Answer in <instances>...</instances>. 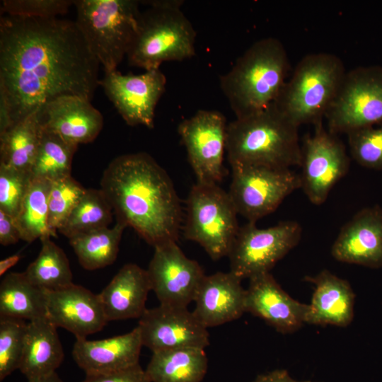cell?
Segmentation results:
<instances>
[{"instance_id":"cell-1","label":"cell","mask_w":382,"mask_h":382,"mask_svg":"<svg viewBox=\"0 0 382 382\" xmlns=\"http://www.w3.org/2000/svg\"><path fill=\"white\" fill-rule=\"evenodd\" d=\"M99 66L74 21L1 16L0 87L13 124L59 96L91 100Z\"/></svg>"},{"instance_id":"cell-2","label":"cell","mask_w":382,"mask_h":382,"mask_svg":"<svg viewBox=\"0 0 382 382\" xmlns=\"http://www.w3.org/2000/svg\"><path fill=\"white\" fill-rule=\"evenodd\" d=\"M100 190L117 221L154 248L176 241L182 220L179 197L166 171L145 152L120 155L105 169Z\"/></svg>"},{"instance_id":"cell-3","label":"cell","mask_w":382,"mask_h":382,"mask_svg":"<svg viewBox=\"0 0 382 382\" xmlns=\"http://www.w3.org/2000/svg\"><path fill=\"white\" fill-rule=\"evenodd\" d=\"M290 62L283 43L274 37L252 44L219 78L220 88L236 118L272 104L287 81Z\"/></svg>"},{"instance_id":"cell-4","label":"cell","mask_w":382,"mask_h":382,"mask_svg":"<svg viewBox=\"0 0 382 382\" xmlns=\"http://www.w3.org/2000/svg\"><path fill=\"white\" fill-rule=\"evenodd\" d=\"M299 127L272 103L228 123L226 152L229 164L290 168L301 166Z\"/></svg>"},{"instance_id":"cell-5","label":"cell","mask_w":382,"mask_h":382,"mask_svg":"<svg viewBox=\"0 0 382 382\" xmlns=\"http://www.w3.org/2000/svg\"><path fill=\"white\" fill-rule=\"evenodd\" d=\"M141 2V1H140ZM137 31L127 54L130 66L158 69L164 62L183 61L195 55L196 31L181 11L183 1H141Z\"/></svg>"},{"instance_id":"cell-6","label":"cell","mask_w":382,"mask_h":382,"mask_svg":"<svg viewBox=\"0 0 382 382\" xmlns=\"http://www.w3.org/2000/svg\"><path fill=\"white\" fill-rule=\"evenodd\" d=\"M346 72L335 54H308L297 63L273 104L298 127L322 124Z\"/></svg>"},{"instance_id":"cell-7","label":"cell","mask_w":382,"mask_h":382,"mask_svg":"<svg viewBox=\"0 0 382 382\" xmlns=\"http://www.w3.org/2000/svg\"><path fill=\"white\" fill-rule=\"evenodd\" d=\"M140 1H74V21L104 71L117 70L137 31Z\"/></svg>"},{"instance_id":"cell-8","label":"cell","mask_w":382,"mask_h":382,"mask_svg":"<svg viewBox=\"0 0 382 382\" xmlns=\"http://www.w3.org/2000/svg\"><path fill=\"white\" fill-rule=\"evenodd\" d=\"M237 215L228 192L218 184L196 183L187 199L184 236L219 260L228 256L238 232Z\"/></svg>"},{"instance_id":"cell-9","label":"cell","mask_w":382,"mask_h":382,"mask_svg":"<svg viewBox=\"0 0 382 382\" xmlns=\"http://www.w3.org/2000/svg\"><path fill=\"white\" fill-rule=\"evenodd\" d=\"M325 119L336 135L382 125V66L347 71Z\"/></svg>"},{"instance_id":"cell-10","label":"cell","mask_w":382,"mask_h":382,"mask_svg":"<svg viewBox=\"0 0 382 382\" xmlns=\"http://www.w3.org/2000/svg\"><path fill=\"white\" fill-rule=\"evenodd\" d=\"M228 193L238 214L254 222L275 211L283 200L301 188V177L290 168L231 167Z\"/></svg>"},{"instance_id":"cell-11","label":"cell","mask_w":382,"mask_h":382,"mask_svg":"<svg viewBox=\"0 0 382 382\" xmlns=\"http://www.w3.org/2000/svg\"><path fill=\"white\" fill-rule=\"evenodd\" d=\"M302 228L295 221L259 228L254 222L239 228L228 255L230 272L241 279L270 272L300 241Z\"/></svg>"},{"instance_id":"cell-12","label":"cell","mask_w":382,"mask_h":382,"mask_svg":"<svg viewBox=\"0 0 382 382\" xmlns=\"http://www.w3.org/2000/svg\"><path fill=\"white\" fill-rule=\"evenodd\" d=\"M226 119L216 110H200L182 121L178 134L197 183L218 184L224 175Z\"/></svg>"},{"instance_id":"cell-13","label":"cell","mask_w":382,"mask_h":382,"mask_svg":"<svg viewBox=\"0 0 382 382\" xmlns=\"http://www.w3.org/2000/svg\"><path fill=\"white\" fill-rule=\"evenodd\" d=\"M301 188L316 205L324 203L335 185L348 172L349 158L342 141L326 129L315 126L301 146Z\"/></svg>"},{"instance_id":"cell-14","label":"cell","mask_w":382,"mask_h":382,"mask_svg":"<svg viewBox=\"0 0 382 382\" xmlns=\"http://www.w3.org/2000/svg\"><path fill=\"white\" fill-rule=\"evenodd\" d=\"M166 77L158 69L140 74L104 71L100 79L106 96L129 126L154 127L155 110L165 91Z\"/></svg>"},{"instance_id":"cell-15","label":"cell","mask_w":382,"mask_h":382,"mask_svg":"<svg viewBox=\"0 0 382 382\" xmlns=\"http://www.w3.org/2000/svg\"><path fill=\"white\" fill-rule=\"evenodd\" d=\"M146 271L160 304L177 307L194 301L205 276L200 265L188 258L176 241L156 246Z\"/></svg>"},{"instance_id":"cell-16","label":"cell","mask_w":382,"mask_h":382,"mask_svg":"<svg viewBox=\"0 0 382 382\" xmlns=\"http://www.w3.org/2000/svg\"><path fill=\"white\" fill-rule=\"evenodd\" d=\"M138 327L143 346L153 352L180 348L204 349L209 345L207 328L187 307L160 304L146 308Z\"/></svg>"},{"instance_id":"cell-17","label":"cell","mask_w":382,"mask_h":382,"mask_svg":"<svg viewBox=\"0 0 382 382\" xmlns=\"http://www.w3.org/2000/svg\"><path fill=\"white\" fill-rule=\"evenodd\" d=\"M47 318L76 339L101 330L108 323L99 294L79 285L60 290L45 291Z\"/></svg>"},{"instance_id":"cell-18","label":"cell","mask_w":382,"mask_h":382,"mask_svg":"<svg viewBox=\"0 0 382 382\" xmlns=\"http://www.w3.org/2000/svg\"><path fill=\"white\" fill-rule=\"evenodd\" d=\"M337 261L382 267V208L365 207L340 229L331 248Z\"/></svg>"},{"instance_id":"cell-19","label":"cell","mask_w":382,"mask_h":382,"mask_svg":"<svg viewBox=\"0 0 382 382\" xmlns=\"http://www.w3.org/2000/svg\"><path fill=\"white\" fill-rule=\"evenodd\" d=\"M308 305L299 302L284 291L270 272L249 279L245 312L259 317L282 333L299 330L304 323Z\"/></svg>"},{"instance_id":"cell-20","label":"cell","mask_w":382,"mask_h":382,"mask_svg":"<svg viewBox=\"0 0 382 382\" xmlns=\"http://www.w3.org/2000/svg\"><path fill=\"white\" fill-rule=\"evenodd\" d=\"M42 127L79 146L93 141L103 127L101 112L91 100L77 96H62L39 110Z\"/></svg>"},{"instance_id":"cell-21","label":"cell","mask_w":382,"mask_h":382,"mask_svg":"<svg viewBox=\"0 0 382 382\" xmlns=\"http://www.w3.org/2000/svg\"><path fill=\"white\" fill-rule=\"evenodd\" d=\"M230 271L205 275L194 301L192 311L206 327H215L240 318L245 312L246 289Z\"/></svg>"},{"instance_id":"cell-22","label":"cell","mask_w":382,"mask_h":382,"mask_svg":"<svg viewBox=\"0 0 382 382\" xmlns=\"http://www.w3.org/2000/svg\"><path fill=\"white\" fill-rule=\"evenodd\" d=\"M143 346L141 332L136 327L131 332L99 340L76 339L72 356L87 375L106 374L139 364Z\"/></svg>"},{"instance_id":"cell-23","label":"cell","mask_w":382,"mask_h":382,"mask_svg":"<svg viewBox=\"0 0 382 382\" xmlns=\"http://www.w3.org/2000/svg\"><path fill=\"white\" fill-rule=\"evenodd\" d=\"M315 285L306 323L349 325L354 318V294L349 283L325 270L313 277H306Z\"/></svg>"},{"instance_id":"cell-24","label":"cell","mask_w":382,"mask_h":382,"mask_svg":"<svg viewBox=\"0 0 382 382\" xmlns=\"http://www.w3.org/2000/svg\"><path fill=\"white\" fill-rule=\"evenodd\" d=\"M150 290L147 271L136 264L125 265L98 294L108 322L139 318Z\"/></svg>"},{"instance_id":"cell-25","label":"cell","mask_w":382,"mask_h":382,"mask_svg":"<svg viewBox=\"0 0 382 382\" xmlns=\"http://www.w3.org/2000/svg\"><path fill=\"white\" fill-rule=\"evenodd\" d=\"M57 327L47 317L28 323L19 367L28 381L56 372L64 354Z\"/></svg>"},{"instance_id":"cell-26","label":"cell","mask_w":382,"mask_h":382,"mask_svg":"<svg viewBox=\"0 0 382 382\" xmlns=\"http://www.w3.org/2000/svg\"><path fill=\"white\" fill-rule=\"evenodd\" d=\"M207 368L203 349L180 348L153 352L145 371L151 382H201Z\"/></svg>"},{"instance_id":"cell-27","label":"cell","mask_w":382,"mask_h":382,"mask_svg":"<svg viewBox=\"0 0 382 382\" xmlns=\"http://www.w3.org/2000/svg\"><path fill=\"white\" fill-rule=\"evenodd\" d=\"M39 110L0 135V165L31 173L42 131Z\"/></svg>"},{"instance_id":"cell-28","label":"cell","mask_w":382,"mask_h":382,"mask_svg":"<svg viewBox=\"0 0 382 382\" xmlns=\"http://www.w3.org/2000/svg\"><path fill=\"white\" fill-rule=\"evenodd\" d=\"M47 317L45 291L23 272L6 274L0 284V318L29 321Z\"/></svg>"},{"instance_id":"cell-29","label":"cell","mask_w":382,"mask_h":382,"mask_svg":"<svg viewBox=\"0 0 382 382\" xmlns=\"http://www.w3.org/2000/svg\"><path fill=\"white\" fill-rule=\"evenodd\" d=\"M127 226L119 222L106 227L70 238L80 265L87 270H95L112 265L116 260L122 233Z\"/></svg>"},{"instance_id":"cell-30","label":"cell","mask_w":382,"mask_h":382,"mask_svg":"<svg viewBox=\"0 0 382 382\" xmlns=\"http://www.w3.org/2000/svg\"><path fill=\"white\" fill-rule=\"evenodd\" d=\"M40 241L42 246L37 257L23 272L26 278L48 291L60 290L74 284L69 262L63 250L50 237Z\"/></svg>"},{"instance_id":"cell-31","label":"cell","mask_w":382,"mask_h":382,"mask_svg":"<svg viewBox=\"0 0 382 382\" xmlns=\"http://www.w3.org/2000/svg\"><path fill=\"white\" fill-rule=\"evenodd\" d=\"M51 181L32 178L21 209L14 219L21 240L54 237L48 224V200Z\"/></svg>"},{"instance_id":"cell-32","label":"cell","mask_w":382,"mask_h":382,"mask_svg":"<svg viewBox=\"0 0 382 382\" xmlns=\"http://www.w3.org/2000/svg\"><path fill=\"white\" fill-rule=\"evenodd\" d=\"M77 148V145L42 127L38 151L30 173L32 178L52 182L70 176L72 160Z\"/></svg>"},{"instance_id":"cell-33","label":"cell","mask_w":382,"mask_h":382,"mask_svg":"<svg viewBox=\"0 0 382 382\" xmlns=\"http://www.w3.org/2000/svg\"><path fill=\"white\" fill-rule=\"evenodd\" d=\"M113 210L100 189H86L66 223L59 231L67 237L108 227Z\"/></svg>"},{"instance_id":"cell-34","label":"cell","mask_w":382,"mask_h":382,"mask_svg":"<svg viewBox=\"0 0 382 382\" xmlns=\"http://www.w3.org/2000/svg\"><path fill=\"white\" fill-rule=\"evenodd\" d=\"M86 189L71 175L51 182L48 200V224L54 237L67 221Z\"/></svg>"},{"instance_id":"cell-35","label":"cell","mask_w":382,"mask_h":382,"mask_svg":"<svg viewBox=\"0 0 382 382\" xmlns=\"http://www.w3.org/2000/svg\"><path fill=\"white\" fill-rule=\"evenodd\" d=\"M28 323L24 320L0 318V381L19 369Z\"/></svg>"},{"instance_id":"cell-36","label":"cell","mask_w":382,"mask_h":382,"mask_svg":"<svg viewBox=\"0 0 382 382\" xmlns=\"http://www.w3.org/2000/svg\"><path fill=\"white\" fill-rule=\"evenodd\" d=\"M347 135L353 159L366 168L382 170V126L358 129Z\"/></svg>"},{"instance_id":"cell-37","label":"cell","mask_w":382,"mask_h":382,"mask_svg":"<svg viewBox=\"0 0 382 382\" xmlns=\"http://www.w3.org/2000/svg\"><path fill=\"white\" fill-rule=\"evenodd\" d=\"M31 180L29 173L0 165V211L15 219Z\"/></svg>"},{"instance_id":"cell-38","label":"cell","mask_w":382,"mask_h":382,"mask_svg":"<svg viewBox=\"0 0 382 382\" xmlns=\"http://www.w3.org/2000/svg\"><path fill=\"white\" fill-rule=\"evenodd\" d=\"M71 5V0H4L1 11L11 16L50 18L66 14Z\"/></svg>"},{"instance_id":"cell-39","label":"cell","mask_w":382,"mask_h":382,"mask_svg":"<svg viewBox=\"0 0 382 382\" xmlns=\"http://www.w3.org/2000/svg\"><path fill=\"white\" fill-rule=\"evenodd\" d=\"M82 382H151L139 364L125 369L94 375H87Z\"/></svg>"},{"instance_id":"cell-40","label":"cell","mask_w":382,"mask_h":382,"mask_svg":"<svg viewBox=\"0 0 382 382\" xmlns=\"http://www.w3.org/2000/svg\"><path fill=\"white\" fill-rule=\"evenodd\" d=\"M21 240L14 218L0 211V243L6 246Z\"/></svg>"},{"instance_id":"cell-41","label":"cell","mask_w":382,"mask_h":382,"mask_svg":"<svg viewBox=\"0 0 382 382\" xmlns=\"http://www.w3.org/2000/svg\"><path fill=\"white\" fill-rule=\"evenodd\" d=\"M13 125L11 104L4 90L0 87V135Z\"/></svg>"},{"instance_id":"cell-42","label":"cell","mask_w":382,"mask_h":382,"mask_svg":"<svg viewBox=\"0 0 382 382\" xmlns=\"http://www.w3.org/2000/svg\"><path fill=\"white\" fill-rule=\"evenodd\" d=\"M252 382H311L299 381L290 376L289 373L284 369H277L273 371L261 374Z\"/></svg>"},{"instance_id":"cell-43","label":"cell","mask_w":382,"mask_h":382,"mask_svg":"<svg viewBox=\"0 0 382 382\" xmlns=\"http://www.w3.org/2000/svg\"><path fill=\"white\" fill-rule=\"evenodd\" d=\"M21 258L19 253L12 255L0 261V275L3 276L11 267L14 266Z\"/></svg>"},{"instance_id":"cell-44","label":"cell","mask_w":382,"mask_h":382,"mask_svg":"<svg viewBox=\"0 0 382 382\" xmlns=\"http://www.w3.org/2000/svg\"><path fill=\"white\" fill-rule=\"evenodd\" d=\"M28 382H63L58 374L55 372L49 376L33 379L28 381Z\"/></svg>"}]
</instances>
